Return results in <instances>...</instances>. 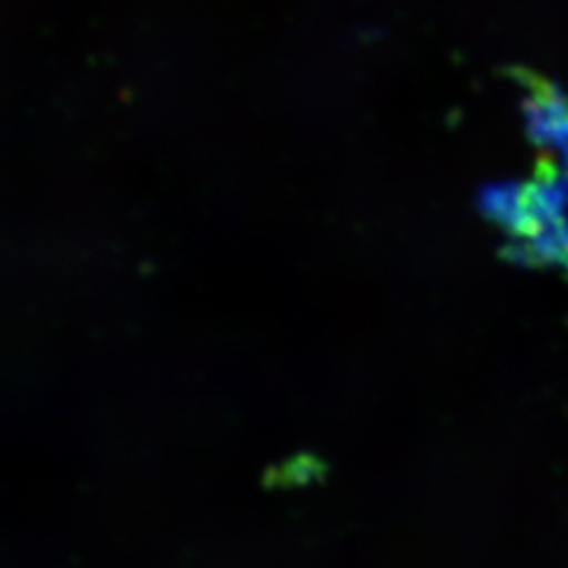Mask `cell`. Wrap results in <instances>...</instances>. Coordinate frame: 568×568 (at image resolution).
Instances as JSON below:
<instances>
[]
</instances>
